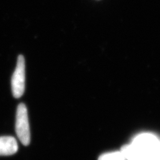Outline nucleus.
Returning <instances> with one entry per match:
<instances>
[{"instance_id":"f257e3e1","label":"nucleus","mask_w":160,"mask_h":160,"mask_svg":"<svg viewBox=\"0 0 160 160\" xmlns=\"http://www.w3.org/2000/svg\"><path fill=\"white\" fill-rule=\"evenodd\" d=\"M121 151L126 160H160V139L154 134L142 133Z\"/></svg>"},{"instance_id":"f03ea898","label":"nucleus","mask_w":160,"mask_h":160,"mask_svg":"<svg viewBox=\"0 0 160 160\" xmlns=\"http://www.w3.org/2000/svg\"><path fill=\"white\" fill-rule=\"evenodd\" d=\"M16 132L17 137L23 145L27 146L30 142L28 109L26 105L20 103L17 107L16 120Z\"/></svg>"},{"instance_id":"7ed1b4c3","label":"nucleus","mask_w":160,"mask_h":160,"mask_svg":"<svg viewBox=\"0 0 160 160\" xmlns=\"http://www.w3.org/2000/svg\"><path fill=\"white\" fill-rule=\"evenodd\" d=\"M13 96L18 98L22 96L25 90V61L23 55H19L17 65L12 78Z\"/></svg>"},{"instance_id":"20e7f679","label":"nucleus","mask_w":160,"mask_h":160,"mask_svg":"<svg viewBox=\"0 0 160 160\" xmlns=\"http://www.w3.org/2000/svg\"><path fill=\"white\" fill-rule=\"evenodd\" d=\"M18 143L16 139L10 136L0 137V156L12 155L18 151Z\"/></svg>"},{"instance_id":"39448f33","label":"nucleus","mask_w":160,"mask_h":160,"mask_svg":"<svg viewBox=\"0 0 160 160\" xmlns=\"http://www.w3.org/2000/svg\"><path fill=\"white\" fill-rule=\"evenodd\" d=\"M98 160H126L122 151H114L101 155Z\"/></svg>"}]
</instances>
